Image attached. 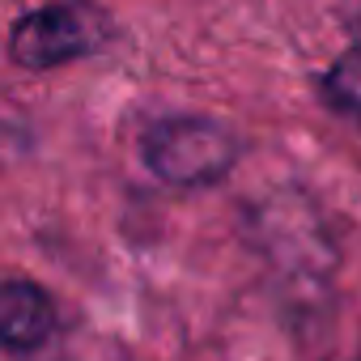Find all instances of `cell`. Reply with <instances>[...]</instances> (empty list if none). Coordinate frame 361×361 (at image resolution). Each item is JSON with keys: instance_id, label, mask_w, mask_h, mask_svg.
I'll use <instances>...</instances> for the list:
<instances>
[{"instance_id": "cell-1", "label": "cell", "mask_w": 361, "mask_h": 361, "mask_svg": "<svg viewBox=\"0 0 361 361\" xmlns=\"http://www.w3.org/2000/svg\"><path fill=\"white\" fill-rule=\"evenodd\" d=\"M140 161L170 188H213L238 166V136L209 115H157L140 128Z\"/></svg>"}, {"instance_id": "cell-2", "label": "cell", "mask_w": 361, "mask_h": 361, "mask_svg": "<svg viewBox=\"0 0 361 361\" xmlns=\"http://www.w3.org/2000/svg\"><path fill=\"white\" fill-rule=\"evenodd\" d=\"M111 39H115V22L94 0H51V5H39L13 22L9 56L18 68L47 73L106 51Z\"/></svg>"}, {"instance_id": "cell-3", "label": "cell", "mask_w": 361, "mask_h": 361, "mask_svg": "<svg viewBox=\"0 0 361 361\" xmlns=\"http://www.w3.org/2000/svg\"><path fill=\"white\" fill-rule=\"evenodd\" d=\"M60 327V310L51 302V293L35 281H5L0 289V344L13 357H26V353H39Z\"/></svg>"}, {"instance_id": "cell-4", "label": "cell", "mask_w": 361, "mask_h": 361, "mask_svg": "<svg viewBox=\"0 0 361 361\" xmlns=\"http://www.w3.org/2000/svg\"><path fill=\"white\" fill-rule=\"evenodd\" d=\"M319 94H323V102L340 119H348V123L361 128V26L353 30L348 51H340L327 64V73L319 77Z\"/></svg>"}]
</instances>
